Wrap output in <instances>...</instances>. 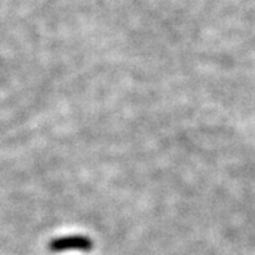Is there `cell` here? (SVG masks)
Instances as JSON below:
<instances>
[{
	"label": "cell",
	"mask_w": 255,
	"mask_h": 255,
	"mask_svg": "<svg viewBox=\"0 0 255 255\" xmlns=\"http://www.w3.org/2000/svg\"><path fill=\"white\" fill-rule=\"evenodd\" d=\"M84 250L89 252L93 249V242L88 237L84 236H71V237H63V239L54 240L50 244L51 252H64V250Z\"/></svg>",
	"instance_id": "1"
}]
</instances>
